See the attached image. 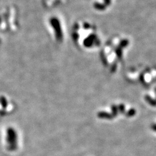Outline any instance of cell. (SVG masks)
Instances as JSON below:
<instances>
[{"mask_svg":"<svg viewBox=\"0 0 156 156\" xmlns=\"http://www.w3.org/2000/svg\"><path fill=\"white\" fill-rule=\"evenodd\" d=\"M98 116H100V118H105V119H111V118H113V116H111L108 113H104V112H102V113H100L98 114Z\"/></svg>","mask_w":156,"mask_h":156,"instance_id":"obj_1","label":"cell"},{"mask_svg":"<svg viewBox=\"0 0 156 156\" xmlns=\"http://www.w3.org/2000/svg\"><path fill=\"white\" fill-rule=\"evenodd\" d=\"M147 98H148V99H147V101L149 102L150 104H151L152 105H156V102H155V101H153L152 100H151V99L150 98H148V97H147Z\"/></svg>","mask_w":156,"mask_h":156,"instance_id":"obj_2","label":"cell"},{"mask_svg":"<svg viewBox=\"0 0 156 156\" xmlns=\"http://www.w3.org/2000/svg\"><path fill=\"white\" fill-rule=\"evenodd\" d=\"M135 110L132 109V110H131V111H129V113H128V116H132V115H133L135 114Z\"/></svg>","mask_w":156,"mask_h":156,"instance_id":"obj_3","label":"cell"},{"mask_svg":"<svg viewBox=\"0 0 156 156\" xmlns=\"http://www.w3.org/2000/svg\"><path fill=\"white\" fill-rule=\"evenodd\" d=\"M152 128L155 130V131H156V125H154V126H152Z\"/></svg>","mask_w":156,"mask_h":156,"instance_id":"obj_4","label":"cell"}]
</instances>
